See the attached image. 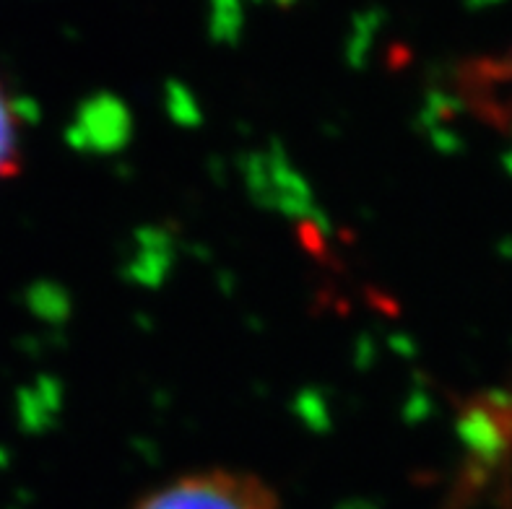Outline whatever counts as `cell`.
Returning a JSON list of instances; mask_svg holds the SVG:
<instances>
[{
  "label": "cell",
  "mask_w": 512,
  "mask_h": 509,
  "mask_svg": "<svg viewBox=\"0 0 512 509\" xmlns=\"http://www.w3.org/2000/svg\"><path fill=\"white\" fill-rule=\"evenodd\" d=\"M133 509H281V502L253 473L211 468L167 481Z\"/></svg>",
  "instance_id": "6da1fadb"
},
{
  "label": "cell",
  "mask_w": 512,
  "mask_h": 509,
  "mask_svg": "<svg viewBox=\"0 0 512 509\" xmlns=\"http://www.w3.org/2000/svg\"><path fill=\"white\" fill-rule=\"evenodd\" d=\"M21 112L13 102L11 91L0 81V180L13 177L21 164Z\"/></svg>",
  "instance_id": "3957f363"
},
{
  "label": "cell",
  "mask_w": 512,
  "mask_h": 509,
  "mask_svg": "<svg viewBox=\"0 0 512 509\" xmlns=\"http://www.w3.org/2000/svg\"><path fill=\"white\" fill-rule=\"evenodd\" d=\"M455 94L476 120L512 133V47L463 65L455 76Z\"/></svg>",
  "instance_id": "7a4b0ae2"
}]
</instances>
